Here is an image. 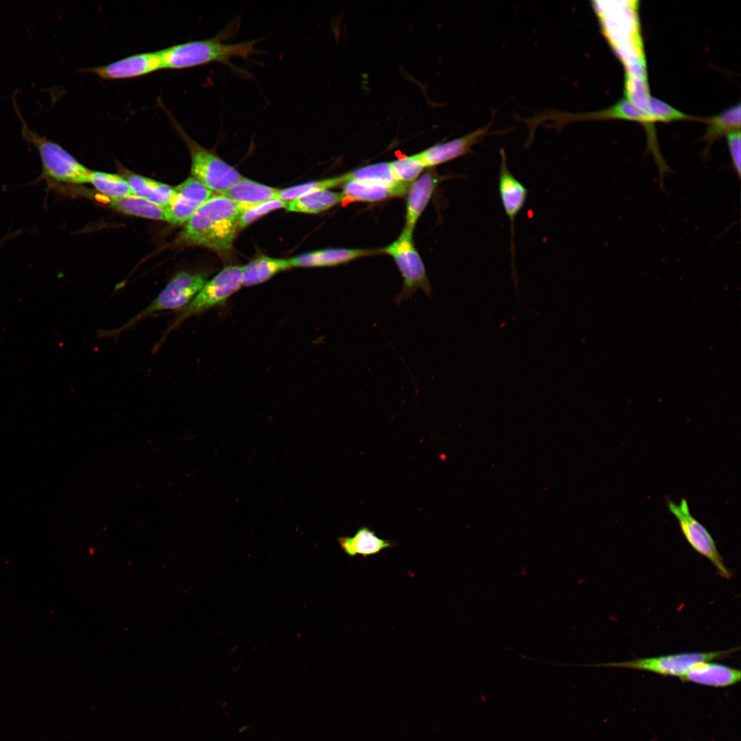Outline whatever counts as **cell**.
I'll return each instance as SVG.
<instances>
[{"mask_svg":"<svg viewBox=\"0 0 741 741\" xmlns=\"http://www.w3.org/2000/svg\"><path fill=\"white\" fill-rule=\"evenodd\" d=\"M242 210L233 200L215 194L187 222L180 234L182 242L204 246L218 252H228L238 231Z\"/></svg>","mask_w":741,"mask_h":741,"instance_id":"6da1fadb","label":"cell"},{"mask_svg":"<svg viewBox=\"0 0 741 741\" xmlns=\"http://www.w3.org/2000/svg\"><path fill=\"white\" fill-rule=\"evenodd\" d=\"M226 29L215 36L198 40H190L172 45L160 50L162 69H183L212 62L226 64L237 69L231 62L233 57L248 58L254 53L258 39L235 43L222 40Z\"/></svg>","mask_w":741,"mask_h":741,"instance_id":"7a4b0ae2","label":"cell"},{"mask_svg":"<svg viewBox=\"0 0 741 741\" xmlns=\"http://www.w3.org/2000/svg\"><path fill=\"white\" fill-rule=\"evenodd\" d=\"M602 119H623L641 124L647 133V151L651 152L652 155H656L659 152L656 132L652 126L654 123L651 118L626 98L620 99L607 108L597 111L572 113L545 110L533 117L522 119L529 128L528 138L530 139L533 138L537 126L543 123L550 122L551 126L560 129L569 123Z\"/></svg>","mask_w":741,"mask_h":741,"instance_id":"3957f363","label":"cell"},{"mask_svg":"<svg viewBox=\"0 0 741 741\" xmlns=\"http://www.w3.org/2000/svg\"><path fill=\"white\" fill-rule=\"evenodd\" d=\"M168 116L189 148L194 178L213 193L223 195L244 178L237 169L194 141L172 115L168 113Z\"/></svg>","mask_w":741,"mask_h":741,"instance_id":"277c9868","label":"cell"},{"mask_svg":"<svg viewBox=\"0 0 741 741\" xmlns=\"http://www.w3.org/2000/svg\"><path fill=\"white\" fill-rule=\"evenodd\" d=\"M20 119L23 137L38 151L45 178L68 183H89L90 170L62 146L30 130Z\"/></svg>","mask_w":741,"mask_h":741,"instance_id":"5b68a950","label":"cell"},{"mask_svg":"<svg viewBox=\"0 0 741 741\" xmlns=\"http://www.w3.org/2000/svg\"><path fill=\"white\" fill-rule=\"evenodd\" d=\"M412 235L413 232L404 228L395 241L381 249L394 259L403 280V287L395 298L397 304L412 298L419 289L427 296L432 293L425 268L414 245Z\"/></svg>","mask_w":741,"mask_h":741,"instance_id":"8992f818","label":"cell"},{"mask_svg":"<svg viewBox=\"0 0 741 741\" xmlns=\"http://www.w3.org/2000/svg\"><path fill=\"white\" fill-rule=\"evenodd\" d=\"M207 281V275L203 273L180 272L176 274L148 306L123 326L111 331L108 334H118L152 314L183 309L196 296Z\"/></svg>","mask_w":741,"mask_h":741,"instance_id":"52a82bcc","label":"cell"},{"mask_svg":"<svg viewBox=\"0 0 741 741\" xmlns=\"http://www.w3.org/2000/svg\"><path fill=\"white\" fill-rule=\"evenodd\" d=\"M243 268V266H226L207 281L196 296L181 310L167 331L191 316L224 305L242 286Z\"/></svg>","mask_w":741,"mask_h":741,"instance_id":"ba28073f","label":"cell"},{"mask_svg":"<svg viewBox=\"0 0 741 741\" xmlns=\"http://www.w3.org/2000/svg\"><path fill=\"white\" fill-rule=\"evenodd\" d=\"M738 648L708 652H684L655 657L638 658L631 661L611 662L585 666L624 668L645 670L663 676L681 677L694 664L712 661L729 657Z\"/></svg>","mask_w":741,"mask_h":741,"instance_id":"9c48e42d","label":"cell"},{"mask_svg":"<svg viewBox=\"0 0 741 741\" xmlns=\"http://www.w3.org/2000/svg\"><path fill=\"white\" fill-rule=\"evenodd\" d=\"M667 506L674 516L680 530L690 545L707 558L716 568L720 576L729 579L731 572L725 566L716 543L706 528L690 513L688 502L683 498L679 504L668 499Z\"/></svg>","mask_w":741,"mask_h":741,"instance_id":"30bf717a","label":"cell"},{"mask_svg":"<svg viewBox=\"0 0 741 741\" xmlns=\"http://www.w3.org/2000/svg\"><path fill=\"white\" fill-rule=\"evenodd\" d=\"M213 193L202 183L190 177L174 188L169 202L164 206L166 221L176 225L187 222Z\"/></svg>","mask_w":741,"mask_h":741,"instance_id":"8fae6325","label":"cell"},{"mask_svg":"<svg viewBox=\"0 0 741 741\" xmlns=\"http://www.w3.org/2000/svg\"><path fill=\"white\" fill-rule=\"evenodd\" d=\"M162 69L160 50L135 54L109 64L90 67L84 71L103 80H125L150 74Z\"/></svg>","mask_w":741,"mask_h":741,"instance_id":"7c38bea8","label":"cell"},{"mask_svg":"<svg viewBox=\"0 0 741 741\" xmlns=\"http://www.w3.org/2000/svg\"><path fill=\"white\" fill-rule=\"evenodd\" d=\"M500 165L498 190L502 206L510 224L511 258L514 259V226L515 220L524 207L528 191L526 187L511 173L507 163L505 151L500 150Z\"/></svg>","mask_w":741,"mask_h":741,"instance_id":"4fadbf2b","label":"cell"},{"mask_svg":"<svg viewBox=\"0 0 741 741\" xmlns=\"http://www.w3.org/2000/svg\"><path fill=\"white\" fill-rule=\"evenodd\" d=\"M491 124L492 121L464 136L436 144L419 152L425 167L440 165L471 152L472 147L489 134Z\"/></svg>","mask_w":741,"mask_h":741,"instance_id":"5bb4252c","label":"cell"},{"mask_svg":"<svg viewBox=\"0 0 741 741\" xmlns=\"http://www.w3.org/2000/svg\"><path fill=\"white\" fill-rule=\"evenodd\" d=\"M378 250L360 248H327L303 253L289 259L292 267H325L343 264L377 253Z\"/></svg>","mask_w":741,"mask_h":741,"instance_id":"9a60e30c","label":"cell"},{"mask_svg":"<svg viewBox=\"0 0 741 741\" xmlns=\"http://www.w3.org/2000/svg\"><path fill=\"white\" fill-rule=\"evenodd\" d=\"M412 183H399L388 185L349 180L343 184L342 192L345 200L375 202L407 194Z\"/></svg>","mask_w":741,"mask_h":741,"instance_id":"2e32d148","label":"cell"},{"mask_svg":"<svg viewBox=\"0 0 741 741\" xmlns=\"http://www.w3.org/2000/svg\"><path fill=\"white\" fill-rule=\"evenodd\" d=\"M740 677V670L738 669L711 661H703L692 666L679 679L681 681L723 687L738 683Z\"/></svg>","mask_w":741,"mask_h":741,"instance_id":"e0dca14e","label":"cell"},{"mask_svg":"<svg viewBox=\"0 0 741 741\" xmlns=\"http://www.w3.org/2000/svg\"><path fill=\"white\" fill-rule=\"evenodd\" d=\"M438 183V176L434 172H427L411 184L407 193L404 228L414 231L419 217L426 208Z\"/></svg>","mask_w":741,"mask_h":741,"instance_id":"ac0fdd59","label":"cell"},{"mask_svg":"<svg viewBox=\"0 0 741 741\" xmlns=\"http://www.w3.org/2000/svg\"><path fill=\"white\" fill-rule=\"evenodd\" d=\"M338 541L342 550L349 557L361 555L365 558L395 545L394 541L381 539L366 526L360 528L353 536L338 537Z\"/></svg>","mask_w":741,"mask_h":741,"instance_id":"d6986e66","label":"cell"},{"mask_svg":"<svg viewBox=\"0 0 741 741\" xmlns=\"http://www.w3.org/2000/svg\"><path fill=\"white\" fill-rule=\"evenodd\" d=\"M279 189L244 177L223 195L235 201L242 213L263 202L279 199Z\"/></svg>","mask_w":741,"mask_h":741,"instance_id":"ffe728a7","label":"cell"},{"mask_svg":"<svg viewBox=\"0 0 741 741\" xmlns=\"http://www.w3.org/2000/svg\"><path fill=\"white\" fill-rule=\"evenodd\" d=\"M701 121L707 125L701 138L706 143L703 154L707 156L711 145L716 139L731 132L740 130V104H734L713 117L701 118Z\"/></svg>","mask_w":741,"mask_h":741,"instance_id":"44dd1931","label":"cell"},{"mask_svg":"<svg viewBox=\"0 0 741 741\" xmlns=\"http://www.w3.org/2000/svg\"><path fill=\"white\" fill-rule=\"evenodd\" d=\"M243 267L242 285L244 286L260 284L279 272L292 268L289 259L266 256L257 257Z\"/></svg>","mask_w":741,"mask_h":741,"instance_id":"7402d4cb","label":"cell"},{"mask_svg":"<svg viewBox=\"0 0 741 741\" xmlns=\"http://www.w3.org/2000/svg\"><path fill=\"white\" fill-rule=\"evenodd\" d=\"M344 200L342 192L322 190L289 201L286 209L292 212L316 214Z\"/></svg>","mask_w":741,"mask_h":741,"instance_id":"603a6c76","label":"cell"},{"mask_svg":"<svg viewBox=\"0 0 741 741\" xmlns=\"http://www.w3.org/2000/svg\"><path fill=\"white\" fill-rule=\"evenodd\" d=\"M109 202L113 207L126 214L166 221L165 207L134 194L110 199Z\"/></svg>","mask_w":741,"mask_h":741,"instance_id":"cb8c5ba5","label":"cell"},{"mask_svg":"<svg viewBox=\"0 0 741 741\" xmlns=\"http://www.w3.org/2000/svg\"><path fill=\"white\" fill-rule=\"evenodd\" d=\"M126 180L133 194L161 206H165L174 193L169 185L149 178L130 175Z\"/></svg>","mask_w":741,"mask_h":741,"instance_id":"d4e9b609","label":"cell"},{"mask_svg":"<svg viewBox=\"0 0 741 741\" xmlns=\"http://www.w3.org/2000/svg\"><path fill=\"white\" fill-rule=\"evenodd\" d=\"M89 183L111 199L133 194L128 180L116 174L90 171Z\"/></svg>","mask_w":741,"mask_h":741,"instance_id":"484cf974","label":"cell"},{"mask_svg":"<svg viewBox=\"0 0 741 741\" xmlns=\"http://www.w3.org/2000/svg\"><path fill=\"white\" fill-rule=\"evenodd\" d=\"M346 174L347 180H355L388 185L400 183L395 178L390 162L367 165Z\"/></svg>","mask_w":741,"mask_h":741,"instance_id":"4316f807","label":"cell"},{"mask_svg":"<svg viewBox=\"0 0 741 741\" xmlns=\"http://www.w3.org/2000/svg\"><path fill=\"white\" fill-rule=\"evenodd\" d=\"M346 181H347L346 174L321 180L307 182L279 189L278 198L289 202L316 191L329 190L331 188L343 185Z\"/></svg>","mask_w":741,"mask_h":741,"instance_id":"83f0119b","label":"cell"},{"mask_svg":"<svg viewBox=\"0 0 741 741\" xmlns=\"http://www.w3.org/2000/svg\"><path fill=\"white\" fill-rule=\"evenodd\" d=\"M390 163L397 180L404 183H413L425 168L419 153L399 158Z\"/></svg>","mask_w":741,"mask_h":741,"instance_id":"f1b7e54d","label":"cell"},{"mask_svg":"<svg viewBox=\"0 0 741 741\" xmlns=\"http://www.w3.org/2000/svg\"><path fill=\"white\" fill-rule=\"evenodd\" d=\"M646 113L654 124L657 121L670 123L680 120L701 121L700 117L687 115L655 97H650Z\"/></svg>","mask_w":741,"mask_h":741,"instance_id":"f546056e","label":"cell"},{"mask_svg":"<svg viewBox=\"0 0 741 741\" xmlns=\"http://www.w3.org/2000/svg\"><path fill=\"white\" fill-rule=\"evenodd\" d=\"M288 202V201L281 199H274L263 202L245 210L239 215L237 224L238 231L245 228L252 222L272 211L281 208L286 209Z\"/></svg>","mask_w":741,"mask_h":741,"instance_id":"4dcf8cb0","label":"cell"},{"mask_svg":"<svg viewBox=\"0 0 741 741\" xmlns=\"http://www.w3.org/2000/svg\"><path fill=\"white\" fill-rule=\"evenodd\" d=\"M727 144L731 159V164L737 176L741 174V135L740 130L731 132L726 136Z\"/></svg>","mask_w":741,"mask_h":741,"instance_id":"1f68e13d","label":"cell"}]
</instances>
